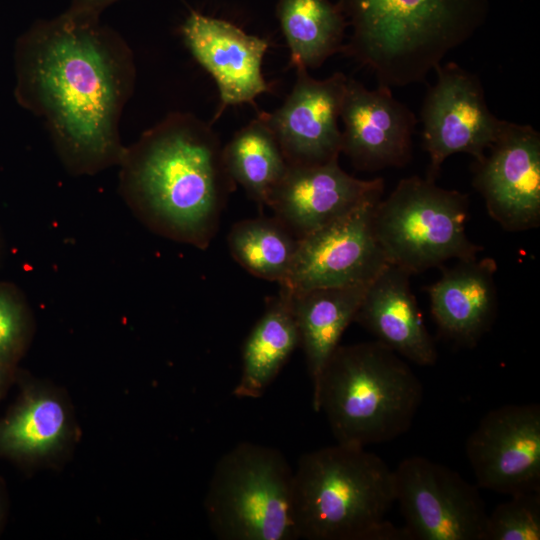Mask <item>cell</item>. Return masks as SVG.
<instances>
[{"mask_svg": "<svg viewBox=\"0 0 540 540\" xmlns=\"http://www.w3.org/2000/svg\"><path fill=\"white\" fill-rule=\"evenodd\" d=\"M15 97L40 118L76 175L119 165L120 119L135 84L131 49L100 15L68 8L17 40Z\"/></svg>", "mask_w": 540, "mask_h": 540, "instance_id": "1", "label": "cell"}, {"mask_svg": "<svg viewBox=\"0 0 540 540\" xmlns=\"http://www.w3.org/2000/svg\"><path fill=\"white\" fill-rule=\"evenodd\" d=\"M211 125L175 112L125 148L121 191L140 218L168 238L206 248L234 188Z\"/></svg>", "mask_w": 540, "mask_h": 540, "instance_id": "2", "label": "cell"}, {"mask_svg": "<svg viewBox=\"0 0 540 540\" xmlns=\"http://www.w3.org/2000/svg\"><path fill=\"white\" fill-rule=\"evenodd\" d=\"M352 33L343 53L378 86L423 82L486 22L488 0H338Z\"/></svg>", "mask_w": 540, "mask_h": 540, "instance_id": "3", "label": "cell"}, {"mask_svg": "<svg viewBox=\"0 0 540 540\" xmlns=\"http://www.w3.org/2000/svg\"><path fill=\"white\" fill-rule=\"evenodd\" d=\"M394 503L393 470L365 447L319 448L303 454L294 470L298 539L411 540L386 519Z\"/></svg>", "mask_w": 540, "mask_h": 540, "instance_id": "4", "label": "cell"}, {"mask_svg": "<svg viewBox=\"0 0 540 540\" xmlns=\"http://www.w3.org/2000/svg\"><path fill=\"white\" fill-rule=\"evenodd\" d=\"M423 387L409 365L378 341L339 345L327 361L312 407L336 443L366 447L409 430Z\"/></svg>", "mask_w": 540, "mask_h": 540, "instance_id": "5", "label": "cell"}, {"mask_svg": "<svg viewBox=\"0 0 540 540\" xmlns=\"http://www.w3.org/2000/svg\"><path fill=\"white\" fill-rule=\"evenodd\" d=\"M293 479L278 449L238 443L217 461L205 495L212 532L221 540L298 539Z\"/></svg>", "mask_w": 540, "mask_h": 540, "instance_id": "6", "label": "cell"}, {"mask_svg": "<svg viewBox=\"0 0 540 540\" xmlns=\"http://www.w3.org/2000/svg\"><path fill=\"white\" fill-rule=\"evenodd\" d=\"M468 215L467 194L414 175L381 198L373 224L388 263L413 275L478 256L483 248L466 232Z\"/></svg>", "mask_w": 540, "mask_h": 540, "instance_id": "7", "label": "cell"}, {"mask_svg": "<svg viewBox=\"0 0 540 540\" xmlns=\"http://www.w3.org/2000/svg\"><path fill=\"white\" fill-rule=\"evenodd\" d=\"M393 475L411 540H483L488 512L477 485L423 456L403 459Z\"/></svg>", "mask_w": 540, "mask_h": 540, "instance_id": "8", "label": "cell"}, {"mask_svg": "<svg viewBox=\"0 0 540 540\" xmlns=\"http://www.w3.org/2000/svg\"><path fill=\"white\" fill-rule=\"evenodd\" d=\"M382 197L374 195L299 238L290 272L280 286L301 292L369 284L389 264L373 224Z\"/></svg>", "mask_w": 540, "mask_h": 540, "instance_id": "9", "label": "cell"}, {"mask_svg": "<svg viewBox=\"0 0 540 540\" xmlns=\"http://www.w3.org/2000/svg\"><path fill=\"white\" fill-rule=\"evenodd\" d=\"M436 82L426 92L420 111L423 149L428 153L427 178L439 175L456 153L481 161L498 136L503 120L489 109L477 75L455 62L438 65Z\"/></svg>", "mask_w": 540, "mask_h": 540, "instance_id": "10", "label": "cell"}, {"mask_svg": "<svg viewBox=\"0 0 540 540\" xmlns=\"http://www.w3.org/2000/svg\"><path fill=\"white\" fill-rule=\"evenodd\" d=\"M478 488L506 495L540 491V406L490 410L465 444Z\"/></svg>", "mask_w": 540, "mask_h": 540, "instance_id": "11", "label": "cell"}, {"mask_svg": "<svg viewBox=\"0 0 540 540\" xmlns=\"http://www.w3.org/2000/svg\"><path fill=\"white\" fill-rule=\"evenodd\" d=\"M489 216L504 230L540 225V133L529 124L503 120L488 154L475 162L472 180Z\"/></svg>", "mask_w": 540, "mask_h": 540, "instance_id": "12", "label": "cell"}, {"mask_svg": "<svg viewBox=\"0 0 540 540\" xmlns=\"http://www.w3.org/2000/svg\"><path fill=\"white\" fill-rule=\"evenodd\" d=\"M348 77L336 72L317 80L296 69V81L284 103L271 113L260 112L275 135L288 165L309 166L338 159V121Z\"/></svg>", "mask_w": 540, "mask_h": 540, "instance_id": "13", "label": "cell"}, {"mask_svg": "<svg viewBox=\"0 0 540 540\" xmlns=\"http://www.w3.org/2000/svg\"><path fill=\"white\" fill-rule=\"evenodd\" d=\"M340 118L344 125L341 152L355 168L377 171L402 167L410 161L418 121L390 88L370 90L348 78Z\"/></svg>", "mask_w": 540, "mask_h": 540, "instance_id": "14", "label": "cell"}, {"mask_svg": "<svg viewBox=\"0 0 540 540\" xmlns=\"http://www.w3.org/2000/svg\"><path fill=\"white\" fill-rule=\"evenodd\" d=\"M185 45L214 79L220 96L221 116L228 106L255 105V99L272 91L262 72L269 42L250 35L232 22L192 11L181 26Z\"/></svg>", "mask_w": 540, "mask_h": 540, "instance_id": "15", "label": "cell"}, {"mask_svg": "<svg viewBox=\"0 0 540 540\" xmlns=\"http://www.w3.org/2000/svg\"><path fill=\"white\" fill-rule=\"evenodd\" d=\"M383 192L381 177L370 180L353 177L334 159L318 165H289L267 206L299 239Z\"/></svg>", "mask_w": 540, "mask_h": 540, "instance_id": "16", "label": "cell"}, {"mask_svg": "<svg viewBox=\"0 0 540 540\" xmlns=\"http://www.w3.org/2000/svg\"><path fill=\"white\" fill-rule=\"evenodd\" d=\"M496 272L491 257L457 260L427 287L431 315L445 339L472 348L490 331L498 308Z\"/></svg>", "mask_w": 540, "mask_h": 540, "instance_id": "17", "label": "cell"}, {"mask_svg": "<svg viewBox=\"0 0 540 540\" xmlns=\"http://www.w3.org/2000/svg\"><path fill=\"white\" fill-rule=\"evenodd\" d=\"M411 274L388 264L367 286L354 318L376 341L419 365L432 366L437 349L411 290Z\"/></svg>", "mask_w": 540, "mask_h": 540, "instance_id": "18", "label": "cell"}, {"mask_svg": "<svg viewBox=\"0 0 540 540\" xmlns=\"http://www.w3.org/2000/svg\"><path fill=\"white\" fill-rule=\"evenodd\" d=\"M367 285L292 292L300 346L316 393L322 371L361 304Z\"/></svg>", "mask_w": 540, "mask_h": 540, "instance_id": "19", "label": "cell"}, {"mask_svg": "<svg viewBox=\"0 0 540 540\" xmlns=\"http://www.w3.org/2000/svg\"><path fill=\"white\" fill-rule=\"evenodd\" d=\"M292 293L281 287L247 336L241 376L233 389L237 398H260L299 346Z\"/></svg>", "mask_w": 540, "mask_h": 540, "instance_id": "20", "label": "cell"}, {"mask_svg": "<svg viewBox=\"0 0 540 540\" xmlns=\"http://www.w3.org/2000/svg\"><path fill=\"white\" fill-rule=\"evenodd\" d=\"M276 16L298 69L319 68L343 52L348 22L338 3L330 0H278Z\"/></svg>", "mask_w": 540, "mask_h": 540, "instance_id": "21", "label": "cell"}, {"mask_svg": "<svg viewBox=\"0 0 540 540\" xmlns=\"http://www.w3.org/2000/svg\"><path fill=\"white\" fill-rule=\"evenodd\" d=\"M69 432L68 411L60 397L30 389L0 420V453L16 459L42 458L61 448Z\"/></svg>", "mask_w": 540, "mask_h": 540, "instance_id": "22", "label": "cell"}, {"mask_svg": "<svg viewBox=\"0 0 540 540\" xmlns=\"http://www.w3.org/2000/svg\"><path fill=\"white\" fill-rule=\"evenodd\" d=\"M222 157L231 180L260 205H267L289 166L260 113L233 135L222 148Z\"/></svg>", "mask_w": 540, "mask_h": 540, "instance_id": "23", "label": "cell"}, {"mask_svg": "<svg viewBox=\"0 0 540 540\" xmlns=\"http://www.w3.org/2000/svg\"><path fill=\"white\" fill-rule=\"evenodd\" d=\"M232 257L251 274L283 284L290 272L298 238L276 217L246 219L227 237Z\"/></svg>", "mask_w": 540, "mask_h": 540, "instance_id": "24", "label": "cell"}, {"mask_svg": "<svg viewBox=\"0 0 540 540\" xmlns=\"http://www.w3.org/2000/svg\"><path fill=\"white\" fill-rule=\"evenodd\" d=\"M540 491L512 495L487 514L483 540H539Z\"/></svg>", "mask_w": 540, "mask_h": 540, "instance_id": "25", "label": "cell"}, {"mask_svg": "<svg viewBox=\"0 0 540 540\" xmlns=\"http://www.w3.org/2000/svg\"><path fill=\"white\" fill-rule=\"evenodd\" d=\"M28 312L11 287L0 285V364L11 368L28 336Z\"/></svg>", "mask_w": 540, "mask_h": 540, "instance_id": "26", "label": "cell"}, {"mask_svg": "<svg viewBox=\"0 0 540 540\" xmlns=\"http://www.w3.org/2000/svg\"><path fill=\"white\" fill-rule=\"evenodd\" d=\"M121 0H70L68 8L101 15V13L109 6L119 2Z\"/></svg>", "mask_w": 540, "mask_h": 540, "instance_id": "27", "label": "cell"}, {"mask_svg": "<svg viewBox=\"0 0 540 540\" xmlns=\"http://www.w3.org/2000/svg\"><path fill=\"white\" fill-rule=\"evenodd\" d=\"M9 367L0 364V393L2 392L10 372Z\"/></svg>", "mask_w": 540, "mask_h": 540, "instance_id": "28", "label": "cell"}]
</instances>
